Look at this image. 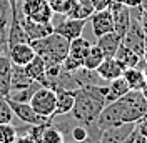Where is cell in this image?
I'll use <instances>...</instances> for the list:
<instances>
[{
    "mask_svg": "<svg viewBox=\"0 0 147 143\" xmlns=\"http://www.w3.org/2000/svg\"><path fill=\"white\" fill-rule=\"evenodd\" d=\"M127 92H130V88H129V83L125 82V78H124V77L114 78V80H110L109 85H107L105 102H107V103H110V102H115V100H119L120 97H124Z\"/></svg>",
    "mask_w": 147,
    "mask_h": 143,
    "instance_id": "7402d4cb",
    "label": "cell"
},
{
    "mask_svg": "<svg viewBox=\"0 0 147 143\" xmlns=\"http://www.w3.org/2000/svg\"><path fill=\"white\" fill-rule=\"evenodd\" d=\"M64 143H100V140H97V138H87V140H84V142H64Z\"/></svg>",
    "mask_w": 147,
    "mask_h": 143,
    "instance_id": "836d02e7",
    "label": "cell"
},
{
    "mask_svg": "<svg viewBox=\"0 0 147 143\" xmlns=\"http://www.w3.org/2000/svg\"><path fill=\"white\" fill-rule=\"evenodd\" d=\"M34 80L27 75V72L24 67L20 65H13L12 67V77H10V90H17V88H24L32 85Z\"/></svg>",
    "mask_w": 147,
    "mask_h": 143,
    "instance_id": "cb8c5ba5",
    "label": "cell"
},
{
    "mask_svg": "<svg viewBox=\"0 0 147 143\" xmlns=\"http://www.w3.org/2000/svg\"><path fill=\"white\" fill-rule=\"evenodd\" d=\"M109 10L112 12V20H114V32H117L120 37L125 35L129 25H130V9L127 5L115 2V0H110L109 3Z\"/></svg>",
    "mask_w": 147,
    "mask_h": 143,
    "instance_id": "9c48e42d",
    "label": "cell"
},
{
    "mask_svg": "<svg viewBox=\"0 0 147 143\" xmlns=\"http://www.w3.org/2000/svg\"><path fill=\"white\" fill-rule=\"evenodd\" d=\"M30 45L34 47L35 55L42 57L45 65H50V63H62L64 62L67 53H69V45H70V42L65 37L52 32L50 35L44 37V38L32 40Z\"/></svg>",
    "mask_w": 147,
    "mask_h": 143,
    "instance_id": "3957f363",
    "label": "cell"
},
{
    "mask_svg": "<svg viewBox=\"0 0 147 143\" xmlns=\"http://www.w3.org/2000/svg\"><path fill=\"white\" fill-rule=\"evenodd\" d=\"M65 136L60 128L54 125V122H47L42 125V130L37 136V143H64Z\"/></svg>",
    "mask_w": 147,
    "mask_h": 143,
    "instance_id": "ac0fdd59",
    "label": "cell"
},
{
    "mask_svg": "<svg viewBox=\"0 0 147 143\" xmlns=\"http://www.w3.org/2000/svg\"><path fill=\"white\" fill-rule=\"evenodd\" d=\"M122 77L125 78V82L129 83V88L130 90H142L144 85H146L147 80V73L146 70H142L140 67H130V68H125Z\"/></svg>",
    "mask_w": 147,
    "mask_h": 143,
    "instance_id": "44dd1931",
    "label": "cell"
},
{
    "mask_svg": "<svg viewBox=\"0 0 147 143\" xmlns=\"http://www.w3.org/2000/svg\"><path fill=\"white\" fill-rule=\"evenodd\" d=\"M13 112H12V107H10L7 97L0 95V125L2 123H12L13 120Z\"/></svg>",
    "mask_w": 147,
    "mask_h": 143,
    "instance_id": "83f0119b",
    "label": "cell"
},
{
    "mask_svg": "<svg viewBox=\"0 0 147 143\" xmlns=\"http://www.w3.org/2000/svg\"><path fill=\"white\" fill-rule=\"evenodd\" d=\"M97 47L102 50L104 57H115L119 47L122 45V37L117 32H109V33H104L97 38Z\"/></svg>",
    "mask_w": 147,
    "mask_h": 143,
    "instance_id": "2e32d148",
    "label": "cell"
},
{
    "mask_svg": "<svg viewBox=\"0 0 147 143\" xmlns=\"http://www.w3.org/2000/svg\"><path fill=\"white\" fill-rule=\"evenodd\" d=\"M0 53H7V47L5 45H0Z\"/></svg>",
    "mask_w": 147,
    "mask_h": 143,
    "instance_id": "d590c367",
    "label": "cell"
},
{
    "mask_svg": "<svg viewBox=\"0 0 147 143\" xmlns=\"http://www.w3.org/2000/svg\"><path fill=\"white\" fill-rule=\"evenodd\" d=\"M38 87H42L40 83H37L34 82L32 85H28V87H24V88H17V90H10L9 100H13V102H20V103H28L30 98H32V95L35 93V90Z\"/></svg>",
    "mask_w": 147,
    "mask_h": 143,
    "instance_id": "d4e9b609",
    "label": "cell"
},
{
    "mask_svg": "<svg viewBox=\"0 0 147 143\" xmlns=\"http://www.w3.org/2000/svg\"><path fill=\"white\" fill-rule=\"evenodd\" d=\"M17 138V128L12 123L0 125V143H13Z\"/></svg>",
    "mask_w": 147,
    "mask_h": 143,
    "instance_id": "f1b7e54d",
    "label": "cell"
},
{
    "mask_svg": "<svg viewBox=\"0 0 147 143\" xmlns=\"http://www.w3.org/2000/svg\"><path fill=\"white\" fill-rule=\"evenodd\" d=\"M147 73V72H146ZM140 92H142V95H144V97H146V100H147V80H146V85H144V88L140 90Z\"/></svg>",
    "mask_w": 147,
    "mask_h": 143,
    "instance_id": "e575fe53",
    "label": "cell"
},
{
    "mask_svg": "<svg viewBox=\"0 0 147 143\" xmlns=\"http://www.w3.org/2000/svg\"><path fill=\"white\" fill-rule=\"evenodd\" d=\"M144 40H146V32L136 17L130 18V25H129L125 35L122 37V45L129 47L130 50H134L139 57H144Z\"/></svg>",
    "mask_w": 147,
    "mask_h": 143,
    "instance_id": "52a82bcc",
    "label": "cell"
},
{
    "mask_svg": "<svg viewBox=\"0 0 147 143\" xmlns=\"http://www.w3.org/2000/svg\"><path fill=\"white\" fill-rule=\"evenodd\" d=\"M47 2H49L50 9L54 10V13H64V15L70 12V9L75 3V0H47Z\"/></svg>",
    "mask_w": 147,
    "mask_h": 143,
    "instance_id": "f546056e",
    "label": "cell"
},
{
    "mask_svg": "<svg viewBox=\"0 0 147 143\" xmlns=\"http://www.w3.org/2000/svg\"><path fill=\"white\" fill-rule=\"evenodd\" d=\"M70 136H72L74 142H84V140L90 138L87 125H84V123H77V125H74L72 128H70Z\"/></svg>",
    "mask_w": 147,
    "mask_h": 143,
    "instance_id": "4dcf8cb0",
    "label": "cell"
},
{
    "mask_svg": "<svg viewBox=\"0 0 147 143\" xmlns=\"http://www.w3.org/2000/svg\"><path fill=\"white\" fill-rule=\"evenodd\" d=\"M109 3H110V0H92V5H94L95 10L109 9Z\"/></svg>",
    "mask_w": 147,
    "mask_h": 143,
    "instance_id": "1f68e13d",
    "label": "cell"
},
{
    "mask_svg": "<svg viewBox=\"0 0 147 143\" xmlns=\"http://www.w3.org/2000/svg\"><path fill=\"white\" fill-rule=\"evenodd\" d=\"M134 126L136 123H125V125L107 128L100 135V143H122L129 136V133L134 130Z\"/></svg>",
    "mask_w": 147,
    "mask_h": 143,
    "instance_id": "e0dca14e",
    "label": "cell"
},
{
    "mask_svg": "<svg viewBox=\"0 0 147 143\" xmlns=\"http://www.w3.org/2000/svg\"><path fill=\"white\" fill-rule=\"evenodd\" d=\"M147 115V100L140 90H130L115 102H110L102 108L97 118V126L102 132L112 126L137 123Z\"/></svg>",
    "mask_w": 147,
    "mask_h": 143,
    "instance_id": "6da1fadb",
    "label": "cell"
},
{
    "mask_svg": "<svg viewBox=\"0 0 147 143\" xmlns=\"http://www.w3.org/2000/svg\"><path fill=\"white\" fill-rule=\"evenodd\" d=\"M55 97H57V105H55V116H64L72 112L74 102H75V90L69 88H55Z\"/></svg>",
    "mask_w": 147,
    "mask_h": 143,
    "instance_id": "9a60e30c",
    "label": "cell"
},
{
    "mask_svg": "<svg viewBox=\"0 0 147 143\" xmlns=\"http://www.w3.org/2000/svg\"><path fill=\"white\" fill-rule=\"evenodd\" d=\"M0 45L7 47V32H3L2 28H0Z\"/></svg>",
    "mask_w": 147,
    "mask_h": 143,
    "instance_id": "d6a6232c",
    "label": "cell"
},
{
    "mask_svg": "<svg viewBox=\"0 0 147 143\" xmlns=\"http://www.w3.org/2000/svg\"><path fill=\"white\" fill-rule=\"evenodd\" d=\"M25 72H27V75L32 78L34 82L37 83H40L42 87H45V82H47V77H45V62H44V58L42 57H38L35 55L30 62L24 67Z\"/></svg>",
    "mask_w": 147,
    "mask_h": 143,
    "instance_id": "d6986e66",
    "label": "cell"
},
{
    "mask_svg": "<svg viewBox=\"0 0 147 143\" xmlns=\"http://www.w3.org/2000/svg\"><path fill=\"white\" fill-rule=\"evenodd\" d=\"M9 103L12 107L13 115L27 125H42V123H47V122L52 120V118H45V116L38 115L35 110L30 107V103H20V102H13V100H9Z\"/></svg>",
    "mask_w": 147,
    "mask_h": 143,
    "instance_id": "ba28073f",
    "label": "cell"
},
{
    "mask_svg": "<svg viewBox=\"0 0 147 143\" xmlns=\"http://www.w3.org/2000/svg\"><path fill=\"white\" fill-rule=\"evenodd\" d=\"M12 17V7H10L9 0H0V28L3 32H7Z\"/></svg>",
    "mask_w": 147,
    "mask_h": 143,
    "instance_id": "4316f807",
    "label": "cell"
},
{
    "mask_svg": "<svg viewBox=\"0 0 147 143\" xmlns=\"http://www.w3.org/2000/svg\"><path fill=\"white\" fill-rule=\"evenodd\" d=\"M30 107L35 110L38 115L45 118H54L55 115V105H57V97L55 92L49 87H38L35 93L30 98Z\"/></svg>",
    "mask_w": 147,
    "mask_h": 143,
    "instance_id": "277c9868",
    "label": "cell"
},
{
    "mask_svg": "<svg viewBox=\"0 0 147 143\" xmlns=\"http://www.w3.org/2000/svg\"><path fill=\"white\" fill-rule=\"evenodd\" d=\"M13 63L7 53H0V95L9 97L10 93V77Z\"/></svg>",
    "mask_w": 147,
    "mask_h": 143,
    "instance_id": "ffe728a7",
    "label": "cell"
},
{
    "mask_svg": "<svg viewBox=\"0 0 147 143\" xmlns=\"http://www.w3.org/2000/svg\"><path fill=\"white\" fill-rule=\"evenodd\" d=\"M7 55H9V58L12 60L13 65L25 67V65L35 57V50H34V47L30 45V42H24V43L12 45L9 50H7Z\"/></svg>",
    "mask_w": 147,
    "mask_h": 143,
    "instance_id": "5bb4252c",
    "label": "cell"
},
{
    "mask_svg": "<svg viewBox=\"0 0 147 143\" xmlns=\"http://www.w3.org/2000/svg\"><path fill=\"white\" fill-rule=\"evenodd\" d=\"M115 58L119 60L125 68H130V67H140V65H146L144 62V57H139L134 50H130L125 45H120L117 53H115Z\"/></svg>",
    "mask_w": 147,
    "mask_h": 143,
    "instance_id": "603a6c76",
    "label": "cell"
},
{
    "mask_svg": "<svg viewBox=\"0 0 147 143\" xmlns=\"http://www.w3.org/2000/svg\"><path fill=\"white\" fill-rule=\"evenodd\" d=\"M92 23V30H94V35L99 37L104 35V33H109L114 30V20H112V12L109 9L104 10H95L89 17Z\"/></svg>",
    "mask_w": 147,
    "mask_h": 143,
    "instance_id": "7c38bea8",
    "label": "cell"
},
{
    "mask_svg": "<svg viewBox=\"0 0 147 143\" xmlns=\"http://www.w3.org/2000/svg\"><path fill=\"white\" fill-rule=\"evenodd\" d=\"M105 92L107 87L102 85H85L75 90V102L70 112L74 120L84 125L97 123L102 108L107 105Z\"/></svg>",
    "mask_w": 147,
    "mask_h": 143,
    "instance_id": "7a4b0ae2",
    "label": "cell"
},
{
    "mask_svg": "<svg viewBox=\"0 0 147 143\" xmlns=\"http://www.w3.org/2000/svg\"><path fill=\"white\" fill-rule=\"evenodd\" d=\"M20 12L24 17L35 22H52L54 10L50 9L47 0H22Z\"/></svg>",
    "mask_w": 147,
    "mask_h": 143,
    "instance_id": "8992f818",
    "label": "cell"
},
{
    "mask_svg": "<svg viewBox=\"0 0 147 143\" xmlns=\"http://www.w3.org/2000/svg\"><path fill=\"white\" fill-rule=\"evenodd\" d=\"M105 57L102 53V50L97 47V45H90V48H89V52L85 55V58H84V68H89V70H95L99 65L102 63Z\"/></svg>",
    "mask_w": 147,
    "mask_h": 143,
    "instance_id": "484cf974",
    "label": "cell"
},
{
    "mask_svg": "<svg viewBox=\"0 0 147 143\" xmlns=\"http://www.w3.org/2000/svg\"><path fill=\"white\" fill-rule=\"evenodd\" d=\"M87 20L85 18H72V17H65L62 22H59L57 25H54V32L59 35L65 37L69 42L82 35L84 27H85Z\"/></svg>",
    "mask_w": 147,
    "mask_h": 143,
    "instance_id": "8fae6325",
    "label": "cell"
},
{
    "mask_svg": "<svg viewBox=\"0 0 147 143\" xmlns=\"http://www.w3.org/2000/svg\"><path fill=\"white\" fill-rule=\"evenodd\" d=\"M124 70H125V67H124L115 57H105V58L102 60L100 65L95 68V73L100 77L102 80L110 82V80H114V78L122 77Z\"/></svg>",
    "mask_w": 147,
    "mask_h": 143,
    "instance_id": "4fadbf2b",
    "label": "cell"
},
{
    "mask_svg": "<svg viewBox=\"0 0 147 143\" xmlns=\"http://www.w3.org/2000/svg\"><path fill=\"white\" fill-rule=\"evenodd\" d=\"M20 22H22V27H24V32L27 35L28 42L37 40V38H44L54 32L52 22H35V20L24 17L22 12H20Z\"/></svg>",
    "mask_w": 147,
    "mask_h": 143,
    "instance_id": "30bf717a",
    "label": "cell"
},
{
    "mask_svg": "<svg viewBox=\"0 0 147 143\" xmlns=\"http://www.w3.org/2000/svg\"><path fill=\"white\" fill-rule=\"evenodd\" d=\"M90 42L87 38H84L82 35L77 37L70 40V45H69V53L65 57V60L62 62V68L64 70H77L84 65V58L90 48Z\"/></svg>",
    "mask_w": 147,
    "mask_h": 143,
    "instance_id": "5b68a950",
    "label": "cell"
}]
</instances>
